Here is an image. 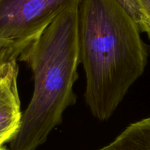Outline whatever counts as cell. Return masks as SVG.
Instances as JSON below:
<instances>
[{"mask_svg":"<svg viewBox=\"0 0 150 150\" xmlns=\"http://www.w3.org/2000/svg\"><path fill=\"white\" fill-rule=\"evenodd\" d=\"M0 150H10V149H7V148H5V147H4V146H2V147L0 148Z\"/></svg>","mask_w":150,"mask_h":150,"instance_id":"52a82bcc","label":"cell"},{"mask_svg":"<svg viewBox=\"0 0 150 150\" xmlns=\"http://www.w3.org/2000/svg\"><path fill=\"white\" fill-rule=\"evenodd\" d=\"M139 13L135 23L141 32H146L150 38V0H138Z\"/></svg>","mask_w":150,"mask_h":150,"instance_id":"8992f818","label":"cell"},{"mask_svg":"<svg viewBox=\"0 0 150 150\" xmlns=\"http://www.w3.org/2000/svg\"><path fill=\"white\" fill-rule=\"evenodd\" d=\"M98 150H150V117L130 125L111 143Z\"/></svg>","mask_w":150,"mask_h":150,"instance_id":"5b68a950","label":"cell"},{"mask_svg":"<svg viewBox=\"0 0 150 150\" xmlns=\"http://www.w3.org/2000/svg\"><path fill=\"white\" fill-rule=\"evenodd\" d=\"M81 0H0V63L18 59L61 13Z\"/></svg>","mask_w":150,"mask_h":150,"instance_id":"3957f363","label":"cell"},{"mask_svg":"<svg viewBox=\"0 0 150 150\" xmlns=\"http://www.w3.org/2000/svg\"><path fill=\"white\" fill-rule=\"evenodd\" d=\"M18 74L16 60L0 63V148L12 140L21 124Z\"/></svg>","mask_w":150,"mask_h":150,"instance_id":"277c9868","label":"cell"},{"mask_svg":"<svg viewBox=\"0 0 150 150\" xmlns=\"http://www.w3.org/2000/svg\"><path fill=\"white\" fill-rule=\"evenodd\" d=\"M79 4L61 13L18 57L32 70L34 91L9 142L10 150L36 149L62 122L64 111L76 103L73 88L80 64Z\"/></svg>","mask_w":150,"mask_h":150,"instance_id":"7a4b0ae2","label":"cell"},{"mask_svg":"<svg viewBox=\"0 0 150 150\" xmlns=\"http://www.w3.org/2000/svg\"><path fill=\"white\" fill-rule=\"evenodd\" d=\"M78 28L85 100L92 115L105 121L144 73L147 47L117 0H81Z\"/></svg>","mask_w":150,"mask_h":150,"instance_id":"6da1fadb","label":"cell"}]
</instances>
